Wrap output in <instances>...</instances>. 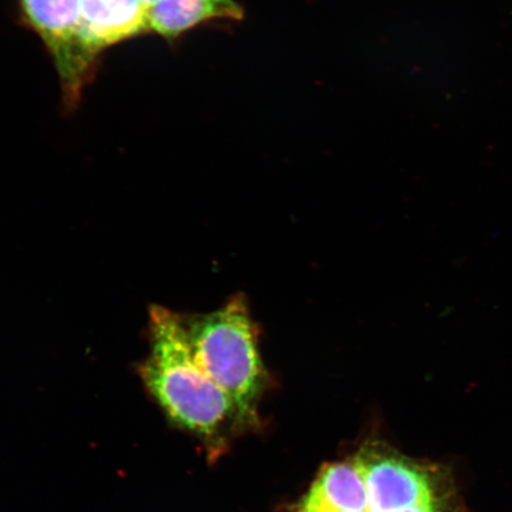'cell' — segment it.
<instances>
[{
	"label": "cell",
	"mask_w": 512,
	"mask_h": 512,
	"mask_svg": "<svg viewBox=\"0 0 512 512\" xmlns=\"http://www.w3.org/2000/svg\"><path fill=\"white\" fill-rule=\"evenodd\" d=\"M290 512H470L451 466L371 441L325 465Z\"/></svg>",
	"instance_id": "1"
},
{
	"label": "cell",
	"mask_w": 512,
	"mask_h": 512,
	"mask_svg": "<svg viewBox=\"0 0 512 512\" xmlns=\"http://www.w3.org/2000/svg\"><path fill=\"white\" fill-rule=\"evenodd\" d=\"M150 326L151 354L140 373L171 421L208 443H219L228 430L240 428L233 401L198 366L181 318L153 306Z\"/></svg>",
	"instance_id": "2"
},
{
	"label": "cell",
	"mask_w": 512,
	"mask_h": 512,
	"mask_svg": "<svg viewBox=\"0 0 512 512\" xmlns=\"http://www.w3.org/2000/svg\"><path fill=\"white\" fill-rule=\"evenodd\" d=\"M185 326L198 366L233 401L241 427L254 426L266 370L245 298L235 296Z\"/></svg>",
	"instance_id": "3"
},
{
	"label": "cell",
	"mask_w": 512,
	"mask_h": 512,
	"mask_svg": "<svg viewBox=\"0 0 512 512\" xmlns=\"http://www.w3.org/2000/svg\"><path fill=\"white\" fill-rule=\"evenodd\" d=\"M25 21L56 64L67 105H76L96 57L81 32V0H21Z\"/></svg>",
	"instance_id": "4"
},
{
	"label": "cell",
	"mask_w": 512,
	"mask_h": 512,
	"mask_svg": "<svg viewBox=\"0 0 512 512\" xmlns=\"http://www.w3.org/2000/svg\"><path fill=\"white\" fill-rule=\"evenodd\" d=\"M147 6L142 0H81V32L91 53L143 34Z\"/></svg>",
	"instance_id": "5"
},
{
	"label": "cell",
	"mask_w": 512,
	"mask_h": 512,
	"mask_svg": "<svg viewBox=\"0 0 512 512\" xmlns=\"http://www.w3.org/2000/svg\"><path fill=\"white\" fill-rule=\"evenodd\" d=\"M243 17L235 0H160L147 8V28L160 36L175 40L192 28L213 19Z\"/></svg>",
	"instance_id": "6"
},
{
	"label": "cell",
	"mask_w": 512,
	"mask_h": 512,
	"mask_svg": "<svg viewBox=\"0 0 512 512\" xmlns=\"http://www.w3.org/2000/svg\"><path fill=\"white\" fill-rule=\"evenodd\" d=\"M142 2L149 8L150 5L160 2V0H142Z\"/></svg>",
	"instance_id": "7"
}]
</instances>
